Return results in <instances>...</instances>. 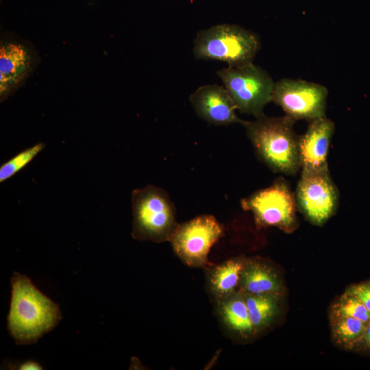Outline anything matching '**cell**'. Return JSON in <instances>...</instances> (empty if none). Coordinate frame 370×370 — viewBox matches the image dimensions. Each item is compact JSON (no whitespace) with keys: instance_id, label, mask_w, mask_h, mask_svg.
Here are the masks:
<instances>
[{"instance_id":"d6986e66","label":"cell","mask_w":370,"mask_h":370,"mask_svg":"<svg viewBox=\"0 0 370 370\" xmlns=\"http://www.w3.org/2000/svg\"><path fill=\"white\" fill-rule=\"evenodd\" d=\"M332 316L354 317L367 324L370 321V312L363 303L347 292L333 305Z\"/></svg>"},{"instance_id":"7c38bea8","label":"cell","mask_w":370,"mask_h":370,"mask_svg":"<svg viewBox=\"0 0 370 370\" xmlns=\"http://www.w3.org/2000/svg\"><path fill=\"white\" fill-rule=\"evenodd\" d=\"M31 68V57L25 47L14 42L0 47L1 101L25 78Z\"/></svg>"},{"instance_id":"ac0fdd59","label":"cell","mask_w":370,"mask_h":370,"mask_svg":"<svg viewBox=\"0 0 370 370\" xmlns=\"http://www.w3.org/2000/svg\"><path fill=\"white\" fill-rule=\"evenodd\" d=\"M45 147L40 142L19 152L0 166V182L10 179L25 167Z\"/></svg>"},{"instance_id":"7402d4cb","label":"cell","mask_w":370,"mask_h":370,"mask_svg":"<svg viewBox=\"0 0 370 370\" xmlns=\"http://www.w3.org/2000/svg\"><path fill=\"white\" fill-rule=\"evenodd\" d=\"M18 369L22 370H39L42 369V367L37 362L28 360L22 363L18 367Z\"/></svg>"},{"instance_id":"8fae6325","label":"cell","mask_w":370,"mask_h":370,"mask_svg":"<svg viewBox=\"0 0 370 370\" xmlns=\"http://www.w3.org/2000/svg\"><path fill=\"white\" fill-rule=\"evenodd\" d=\"M198 117L215 125H242L236 106L225 87L208 84L199 87L189 97Z\"/></svg>"},{"instance_id":"7a4b0ae2","label":"cell","mask_w":370,"mask_h":370,"mask_svg":"<svg viewBox=\"0 0 370 370\" xmlns=\"http://www.w3.org/2000/svg\"><path fill=\"white\" fill-rule=\"evenodd\" d=\"M295 121L287 115L271 117L263 114L242 124L257 157L275 173L295 175L300 170Z\"/></svg>"},{"instance_id":"e0dca14e","label":"cell","mask_w":370,"mask_h":370,"mask_svg":"<svg viewBox=\"0 0 370 370\" xmlns=\"http://www.w3.org/2000/svg\"><path fill=\"white\" fill-rule=\"evenodd\" d=\"M331 319L334 341L344 348L353 349L363 335L367 323L350 317L332 316Z\"/></svg>"},{"instance_id":"2e32d148","label":"cell","mask_w":370,"mask_h":370,"mask_svg":"<svg viewBox=\"0 0 370 370\" xmlns=\"http://www.w3.org/2000/svg\"><path fill=\"white\" fill-rule=\"evenodd\" d=\"M243 293L255 332L264 330L269 325L279 311L280 295Z\"/></svg>"},{"instance_id":"9a60e30c","label":"cell","mask_w":370,"mask_h":370,"mask_svg":"<svg viewBox=\"0 0 370 370\" xmlns=\"http://www.w3.org/2000/svg\"><path fill=\"white\" fill-rule=\"evenodd\" d=\"M245 262V258H233L211 268L208 276V285L216 301L238 291L241 273Z\"/></svg>"},{"instance_id":"5b68a950","label":"cell","mask_w":370,"mask_h":370,"mask_svg":"<svg viewBox=\"0 0 370 370\" xmlns=\"http://www.w3.org/2000/svg\"><path fill=\"white\" fill-rule=\"evenodd\" d=\"M225 88L237 110L255 118L264 114L265 106L271 101L275 82L261 67L249 62L217 71Z\"/></svg>"},{"instance_id":"6da1fadb","label":"cell","mask_w":370,"mask_h":370,"mask_svg":"<svg viewBox=\"0 0 370 370\" xmlns=\"http://www.w3.org/2000/svg\"><path fill=\"white\" fill-rule=\"evenodd\" d=\"M11 286L9 332L17 344L35 343L61 319L59 306L43 295L25 275L15 272Z\"/></svg>"},{"instance_id":"8992f818","label":"cell","mask_w":370,"mask_h":370,"mask_svg":"<svg viewBox=\"0 0 370 370\" xmlns=\"http://www.w3.org/2000/svg\"><path fill=\"white\" fill-rule=\"evenodd\" d=\"M241 204L243 210L251 212L259 228L275 226L291 232L297 227L295 196L282 177L242 199Z\"/></svg>"},{"instance_id":"4fadbf2b","label":"cell","mask_w":370,"mask_h":370,"mask_svg":"<svg viewBox=\"0 0 370 370\" xmlns=\"http://www.w3.org/2000/svg\"><path fill=\"white\" fill-rule=\"evenodd\" d=\"M238 291L251 294L281 295L283 286L274 269L256 258L245 259L241 273Z\"/></svg>"},{"instance_id":"277c9868","label":"cell","mask_w":370,"mask_h":370,"mask_svg":"<svg viewBox=\"0 0 370 370\" xmlns=\"http://www.w3.org/2000/svg\"><path fill=\"white\" fill-rule=\"evenodd\" d=\"M260 48L259 38L254 33L236 25L220 24L197 33L193 52L198 59L238 66L253 62Z\"/></svg>"},{"instance_id":"5bb4252c","label":"cell","mask_w":370,"mask_h":370,"mask_svg":"<svg viewBox=\"0 0 370 370\" xmlns=\"http://www.w3.org/2000/svg\"><path fill=\"white\" fill-rule=\"evenodd\" d=\"M217 302L218 316L229 332L243 338L256 334L241 291H238Z\"/></svg>"},{"instance_id":"30bf717a","label":"cell","mask_w":370,"mask_h":370,"mask_svg":"<svg viewBox=\"0 0 370 370\" xmlns=\"http://www.w3.org/2000/svg\"><path fill=\"white\" fill-rule=\"evenodd\" d=\"M334 130V123L326 116L308 121L306 132L298 139L301 171L329 170L328 156Z\"/></svg>"},{"instance_id":"9c48e42d","label":"cell","mask_w":370,"mask_h":370,"mask_svg":"<svg viewBox=\"0 0 370 370\" xmlns=\"http://www.w3.org/2000/svg\"><path fill=\"white\" fill-rule=\"evenodd\" d=\"M297 209L311 223L323 225L336 212L339 192L329 170L301 171L295 193Z\"/></svg>"},{"instance_id":"ba28073f","label":"cell","mask_w":370,"mask_h":370,"mask_svg":"<svg viewBox=\"0 0 370 370\" xmlns=\"http://www.w3.org/2000/svg\"><path fill=\"white\" fill-rule=\"evenodd\" d=\"M328 90L324 86L301 79H282L275 82L271 101L295 121L308 122L325 117Z\"/></svg>"},{"instance_id":"44dd1931","label":"cell","mask_w":370,"mask_h":370,"mask_svg":"<svg viewBox=\"0 0 370 370\" xmlns=\"http://www.w3.org/2000/svg\"><path fill=\"white\" fill-rule=\"evenodd\" d=\"M353 349L363 353H370V321L367 324L363 335Z\"/></svg>"},{"instance_id":"3957f363","label":"cell","mask_w":370,"mask_h":370,"mask_svg":"<svg viewBox=\"0 0 370 370\" xmlns=\"http://www.w3.org/2000/svg\"><path fill=\"white\" fill-rule=\"evenodd\" d=\"M132 236L138 241H169L178 224L175 206L162 188L149 184L133 190Z\"/></svg>"},{"instance_id":"ffe728a7","label":"cell","mask_w":370,"mask_h":370,"mask_svg":"<svg viewBox=\"0 0 370 370\" xmlns=\"http://www.w3.org/2000/svg\"><path fill=\"white\" fill-rule=\"evenodd\" d=\"M346 292L357 297L370 312V279L350 286Z\"/></svg>"},{"instance_id":"52a82bcc","label":"cell","mask_w":370,"mask_h":370,"mask_svg":"<svg viewBox=\"0 0 370 370\" xmlns=\"http://www.w3.org/2000/svg\"><path fill=\"white\" fill-rule=\"evenodd\" d=\"M223 234V225L214 216L201 214L178 224L169 241L185 264L204 267L210 264L209 252Z\"/></svg>"}]
</instances>
